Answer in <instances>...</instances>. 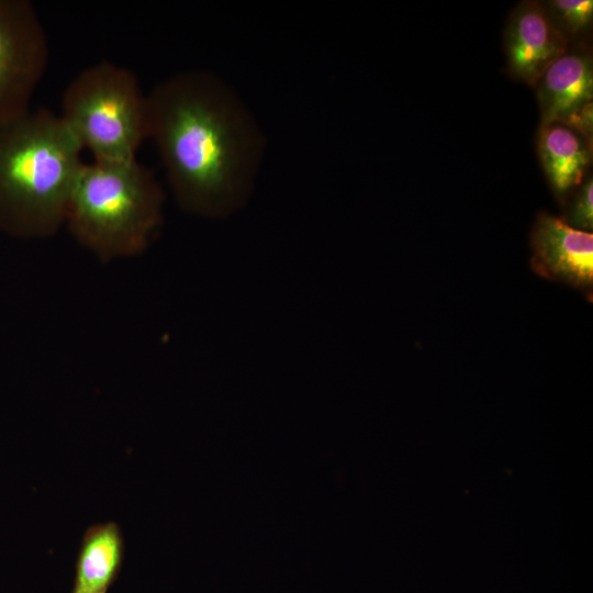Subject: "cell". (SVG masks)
I'll use <instances>...</instances> for the list:
<instances>
[{
	"label": "cell",
	"mask_w": 593,
	"mask_h": 593,
	"mask_svg": "<svg viewBox=\"0 0 593 593\" xmlns=\"http://www.w3.org/2000/svg\"><path fill=\"white\" fill-rule=\"evenodd\" d=\"M147 138L186 212L225 219L248 200L261 161L262 135L217 76L190 70L156 85L147 93Z\"/></svg>",
	"instance_id": "cell-1"
},
{
	"label": "cell",
	"mask_w": 593,
	"mask_h": 593,
	"mask_svg": "<svg viewBox=\"0 0 593 593\" xmlns=\"http://www.w3.org/2000/svg\"><path fill=\"white\" fill-rule=\"evenodd\" d=\"M82 150L59 114L46 109L0 124V227L27 238L57 234Z\"/></svg>",
	"instance_id": "cell-2"
},
{
	"label": "cell",
	"mask_w": 593,
	"mask_h": 593,
	"mask_svg": "<svg viewBox=\"0 0 593 593\" xmlns=\"http://www.w3.org/2000/svg\"><path fill=\"white\" fill-rule=\"evenodd\" d=\"M164 192L137 158L85 163L65 219L71 236L99 261L146 251L163 225Z\"/></svg>",
	"instance_id": "cell-3"
},
{
	"label": "cell",
	"mask_w": 593,
	"mask_h": 593,
	"mask_svg": "<svg viewBox=\"0 0 593 593\" xmlns=\"http://www.w3.org/2000/svg\"><path fill=\"white\" fill-rule=\"evenodd\" d=\"M59 116L93 160L135 159L147 138V93L132 70L102 60L69 82Z\"/></svg>",
	"instance_id": "cell-4"
},
{
	"label": "cell",
	"mask_w": 593,
	"mask_h": 593,
	"mask_svg": "<svg viewBox=\"0 0 593 593\" xmlns=\"http://www.w3.org/2000/svg\"><path fill=\"white\" fill-rule=\"evenodd\" d=\"M48 42L33 4L0 0V124L30 109L48 64Z\"/></svg>",
	"instance_id": "cell-5"
},
{
	"label": "cell",
	"mask_w": 593,
	"mask_h": 593,
	"mask_svg": "<svg viewBox=\"0 0 593 593\" xmlns=\"http://www.w3.org/2000/svg\"><path fill=\"white\" fill-rule=\"evenodd\" d=\"M540 126L566 125L591 143L593 124V64L586 53L566 52L535 85Z\"/></svg>",
	"instance_id": "cell-6"
},
{
	"label": "cell",
	"mask_w": 593,
	"mask_h": 593,
	"mask_svg": "<svg viewBox=\"0 0 593 593\" xmlns=\"http://www.w3.org/2000/svg\"><path fill=\"white\" fill-rule=\"evenodd\" d=\"M530 267L538 276L568 284L592 299L593 235L541 212L530 232Z\"/></svg>",
	"instance_id": "cell-7"
},
{
	"label": "cell",
	"mask_w": 593,
	"mask_h": 593,
	"mask_svg": "<svg viewBox=\"0 0 593 593\" xmlns=\"http://www.w3.org/2000/svg\"><path fill=\"white\" fill-rule=\"evenodd\" d=\"M567 37L540 2L524 1L511 12L504 30V51L513 78L535 87L545 70L567 52Z\"/></svg>",
	"instance_id": "cell-8"
},
{
	"label": "cell",
	"mask_w": 593,
	"mask_h": 593,
	"mask_svg": "<svg viewBox=\"0 0 593 593\" xmlns=\"http://www.w3.org/2000/svg\"><path fill=\"white\" fill-rule=\"evenodd\" d=\"M590 144L566 125L540 126L538 156L553 193L561 201L582 182L590 161Z\"/></svg>",
	"instance_id": "cell-9"
},
{
	"label": "cell",
	"mask_w": 593,
	"mask_h": 593,
	"mask_svg": "<svg viewBox=\"0 0 593 593\" xmlns=\"http://www.w3.org/2000/svg\"><path fill=\"white\" fill-rule=\"evenodd\" d=\"M123 557L124 539L118 524L89 527L79 549L72 593H107L120 572Z\"/></svg>",
	"instance_id": "cell-10"
},
{
	"label": "cell",
	"mask_w": 593,
	"mask_h": 593,
	"mask_svg": "<svg viewBox=\"0 0 593 593\" xmlns=\"http://www.w3.org/2000/svg\"><path fill=\"white\" fill-rule=\"evenodd\" d=\"M544 7L567 40L586 31L593 21L592 0H550Z\"/></svg>",
	"instance_id": "cell-11"
},
{
	"label": "cell",
	"mask_w": 593,
	"mask_h": 593,
	"mask_svg": "<svg viewBox=\"0 0 593 593\" xmlns=\"http://www.w3.org/2000/svg\"><path fill=\"white\" fill-rule=\"evenodd\" d=\"M593 180L588 178L571 201L566 215L561 217L575 230L591 233L593 228Z\"/></svg>",
	"instance_id": "cell-12"
}]
</instances>
